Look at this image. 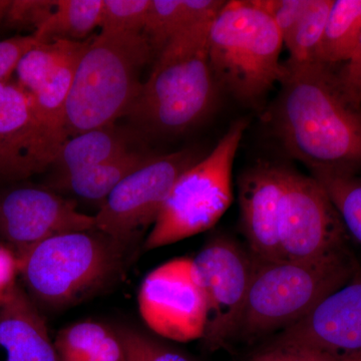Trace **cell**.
I'll return each mask as SVG.
<instances>
[{
    "instance_id": "cell-1",
    "label": "cell",
    "mask_w": 361,
    "mask_h": 361,
    "mask_svg": "<svg viewBox=\"0 0 361 361\" xmlns=\"http://www.w3.org/2000/svg\"><path fill=\"white\" fill-rule=\"evenodd\" d=\"M271 125L285 151L312 173L348 175L361 165V111L322 63H284Z\"/></svg>"
},
{
    "instance_id": "cell-2",
    "label": "cell",
    "mask_w": 361,
    "mask_h": 361,
    "mask_svg": "<svg viewBox=\"0 0 361 361\" xmlns=\"http://www.w3.org/2000/svg\"><path fill=\"white\" fill-rule=\"evenodd\" d=\"M212 21L177 33L157 56L126 116L142 132L175 137L200 125L215 110L220 89L208 56Z\"/></svg>"
},
{
    "instance_id": "cell-3",
    "label": "cell",
    "mask_w": 361,
    "mask_h": 361,
    "mask_svg": "<svg viewBox=\"0 0 361 361\" xmlns=\"http://www.w3.org/2000/svg\"><path fill=\"white\" fill-rule=\"evenodd\" d=\"M358 264L348 247L316 260H256L234 338L255 341L300 322L348 283Z\"/></svg>"
},
{
    "instance_id": "cell-4",
    "label": "cell",
    "mask_w": 361,
    "mask_h": 361,
    "mask_svg": "<svg viewBox=\"0 0 361 361\" xmlns=\"http://www.w3.org/2000/svg\"><path fill=\"white\" fill-rule=\"evenodd\" d=\"M126 246L97 229L66 233L16 255L18 272L35 305L63 310L102 290L121 274Z\"/></svg>"
},
{
    "instance_id": "cell-5",
    "label": "cell",
    "mask_w": 361,
    "mask_h": 361,
    "mask_svg": "<svg viewBox=\"0 0 361 361\" xmlns=\"http://www.w3.org/2000/svg\"><path fill=\"white\" fill-rule=\"evenodd\" d=\"M155 56L142 33L102 32L78 61L66 104L68 137L115 125L141 90L142 68Z\"/></svg>"
},
{
    "instance_id": "cell-6",
    "label": "cell",
    "mask_w": 361,
    "mask_h": 361,
    "mask_svg": "<svg viewBox=\"0 0 361 361\" xmlns=\"http://www.w3.org/2000/svg\"><path fill=\"white\" fill-rule=\"evenodd\" d=\"M284 42L269 14L257 0H233L214 18L208 56L220 90L246 104H257L281 82Z\"/></svg>"
},
{
    "instance_id": "cell-7",
    "label": "cell",
    "mask_w": 361,
    "mask_h": 361,
    "mask_svg": "<svg viewBox=\"0 0 361 361\" xmlns=\"http://www.w3.org/2000/svg\"><path fill=\"white\" fill-rule=\"evenodd\" d=\"M247 126L243 118L233 123L215 148L178 178L145 240V250L205 232L227 212L233 201V166Z\"/></svg>"
},
{
    "instance_id": "cell-8",
    "label": "cell",
    "mask_w": 361,
    "mask_h": 361,
    "mask_svg": "<svg viewBox=\"0 0 361 361\" xmlns=\"http://www.w3.org/2000/svg\"><path fill=\"white\" fill-rule=\"evenodd\" d=\"M199 160L191 149L155 155L109 195L94 216L96 229L129 243L153 227L176 180Z\"/></svg>"
},
{
    "instance_id": "cell-9",
    "label": "cell",
    "mask_w": 361,
    "mask_h": 361,
    "mask_svg": "<svg viewBox=\"0 0 361 361\" xmlns=\"http://www.w3.org/2000/svg\"><path fill=\"white\" fill-rule=\"evenodd\" d=\"M193 261L207 303L202 339L207 348L215 350L234 338L256 260L248 248L223 235L211 239Z\"/></svg>"
},
{
    "instance_id": "cell-10",
    "label": "cell",
    "mask_w": 361,
    "mask_h": 361,
    "mask_svg": "<svg viewBox=\"0 0 361 361\" xmlns=\"http://www.w3.org/2000/svg\"><path fill=\"white\" fill-rule=\"evenodd\" d=\"M348 238L339 214L320 183L285 168L280 215L284 259L323 258L346 248Z\"/></svg>"
},
{
    "instance_id": "cell-11",
    "label": "cell",
    "mask_w": 361,
    "mask_h": 361,
    "mask_svg": "<svg viewBox=\"0 0 361 361\" xmlns=\"http://www.w3.org/2000/svg\"><path fill=\"white\" fill-rule=\"evenodd\" d=\"M137 304L142 322L159 336L179 342L203 338L207 303L193 259H172L152 270Z\"/></svg>"
},
{
    "instance_id": "cell-12",
    "label": "cell",
    "mask_w": 361,
    "mask_h": 361,
    "mask_svg": "<svg viewBox=\"0 0 361 361\" xmlns=\"http://www.w3.org/2000/svg\"><path fill=\"white\" fill-rule=\"evenodd\" d=\"M66 140L44 122L18 82L0 85V180H25L45 172Z\"/></svg>"
},
{
    "instance_id": "cell-13",
    "label": "cell",
    "mask_w": 361,
    "mask_h": 361,
    "mask_svg": "<svg viewBox=\"0 0 361 361\" xmlns=\"http://www.w3.org/2000/svg\"><path fill=\"white\" fill-rule=\"evenodd\" d=\"M94 229V216L51 188L23 185L0 194V237L16 255L51 237Z\"/></svg>"
},
{
    "instance_id": "cell-14",
    "label": "cell",
    "mask_w": 361,
    "mask_h": 361,
    "mask_svg": "<svg viewBox=\"0 0 361 361\" xmlns=\"http://www.w3.org/2000/svg\"><path fill=\"white\" fill-rule=\"evenodd\" d=\"M273 343L346 356L361 351V266L300 322L279 332Z\"/></svg>"
},
{
    "instance_id": "cell-15",
    "label": "cell",
    "mask_w": 361,
    "mask_h": 361,
    "mask_svg": "<svg viewBox=\"0 0 361 361\" xmlns=\"http://www.w3.org/2000/svg\"><path fill=\"white\" fill-rule=\"evenodd\" d=\"M90 39L37 44L23 56L16 73V82L32 97L44 122L68 139L66 101L78 61Z\"/></svg>"
},
{
    "instance_id": "cell-16",
    "label": "cell",
    "mask_w": 361,
    "mask_h": 361,
    "mask_svg": "<svg viewBox=\"0 0 361 361\" xmlns=\"http://www.w3.org/2000/svg\"><path fill=\"white\" fill-rule=\"evenodd\" d=\"M285 168L263 164L244 172L238 180L242 232L247 248L258 261L283 260L280 215Z\"/></svg>"
},
{
    "instance_id": "cell-17",
    "label": "cell",
    "mask_w": 361,
    "mask_h": 361,
    "mask_svg": "<svg viewBox=\"0 0 361 361\" xmlns=\"http://www.w3.org/2000/svg\"><path fill=\"white\" fill-rule=\"evenodd\" d=\"M0 349L4 361H61L39 307L16 282L0 299Z\"/></svg>"
},
{
    "instance_id": "cell-18",
    "label": "cell",
    "mask_w": 361,
    "mask_h": 361,
    "mask_svg": "<svg viewBox=\"0 0 361 361\" xmlns=\"http://www.w3.org/2000/svg\"><path fill=\"white\" fill-rule=\"evenodd\" d=\"M129 151V137L115 125L73 135L59 149L51 167V180L68 177Z\"/></svg>"
},
{
    "instance_id": "cell-19",
    "label": "cell",
    "mask_w": 361,
    "mask_h": 361,
    "mask_svg": "<svg viewBox=\"0 0 361 361\" xmlns=\"http://www.w3.org/2000/svg\"><path fill=\"white\" fill-rule=\"evenodd\" d=\"M155 154L130 151L122 155L75 173V174L51 180L49 188L56 191L75 195L92 202H102L120 185L128 176L146 165Z\"/></svg>"
},
{
    "instance_id": "cell-20",
    "label": "cell",
    "mask_w": 361,
    "mask_h": 361,
    "mask_svg": "<svg viewBox=\"0 0 361 361\" xmlns=\"http://www.w3.org/2000/svg\"><path fill=\"white\" fill-rule=\"evenodd\" d=\"M54 343L61 361H125L116 330L101 323H75L61 330Z\"/></svg>"
},
{
    "instance_id": "cell-21",
    "label": "cell",
    "mask_w": 361,
    "mask_h": 361,
    "mask_svg": "<svg viewBox=\"0 0 361 361\" xmlns=\"http://www.w3.org/2000/svg\"><path fill=\"white\" fill-rule=\"evenodd\" d=\"M103 0H56L49 18L32 33L42 44L56 40L84 42L101 23Z\"/></svg>"
},
{
    "instance_id": "cell-22",
    "label": "cell",
    "mask_w": 361,
    "mask_h": 361,
    "mask_svg": "<svg viewBox=\"0 0 361 361\" xmlns=\"http://www.w3.org/2000/svg\"><path fill=\"white\" fill-rule=\"evenodd\" d=\"M361 39V0H334L318 52V63L329 66L348 61Z\"/></svg>"
},
{
    "instance_id": "cell-23",
    "label": "cell",
    "mask_w": 361,
    "mask_h": 361,
    "mask_svg": "<svg viewBox=\"0 0 361 361\" xmlns=\"http://www.w3.org/2000/svg\"><path fill=\"white\" fill-rule=\"evenodd\" d=\"M332 4L334 0H307L300 20L285 44L290 54L286 63L300 66L318 63V52Z\"/></svg>"
},
{
    "instance_id": "cell-24",
    "label": "cell",
    "mask_w": 361,
    "mask_h": 361,
    "mask_svg": "<svg viewBox=\"0 0 361 361\" xmlns=\"http://www.w3.org/2000/svg\"><path fill=\"white\" fill-rule=\"evenodd\" d=\"M313 178L324 188L348 236L361 245V183L336 173L315 172Z\"/></svg>"
},
{
    "instance_id": "cell-25",
    "label": "cell",
    "mask_w": 361,
    "mask_h": 361,
    "mask_svg": "<svg viewBox=\"0 0 361 361\" xmlns=\"http://www.w3.org/2000/svg\"><path fill=\"white\" fill-rule=\"evenodd\" d=\"M186 30L182 0H151L142 35L158 56L177 33Z\"/></svg>"
},
{
    "instance_id": "cell-26",
    "label": "cell",
    "mask_w": 361,
    "mask_h": 361,
    "mask_svg": "<svg viewBox=\"0 0 361 361\" xmlns=\"http://www.w3.org/2000/svg\"><path fill=\"white\" fill-rule=\"evenodd\" d=\"M151 0H103L102 32L142 33Z\"/></svg>"
},
{
    "instance_id": "cell-27",
    "label": "cell",
    "mask_w": 361,
    "mask_h": 361,
    "mask_svg": "<svg viewBox=\"0 0 361 361\" xmlns=\"http://www.w3.org/2000/svg\"><path fill=\"white\" fill-rule=\"evenodd\" d=\"M122 342L125 361H193L155 337L134 329L116 330Z\"/></svg>"
},
{
    "instance_id": "cell-28",
    "label": "cell",
    "mask_w": 361,
    "mask_h": 361,
    "mask_svg": "<svg viewBox=\"0 0 361 361\" xmlns=\"http://www.w3.org/2000/svg\"><path fill=\"white\" fill-rule=\"evenodd\" d=\"M56 6V0H11L4 25L13 30L32 28L35 32Z\"/></svg>"
},
{
    "instance_id": "cell-29",
    "label": "cell",
    "mask_w": 361,
    "mask_h": 361,
    "mask_svg": "<svg viewBox=\"0 0 361 361\" xmlns=\"http://www.w3.org/2000/svg\"><path fill=\"white\" fill-rule=\"evenodd\" d=\"M257 4L269 14L286 44L302 16L307 0H257Z\"/></svg>"
},
{
    "instance_id": "cell-30",
    "label": "cell",
    "mask_w": 361,
    "mask_h": 361,
    "mask_svg": "<svg viewBox=\"0 0 361 361\" xmlns=\"http://www.w3.org/2000/svg\"><path fill=\"white\" fill-rule=\"evenodd\" d=\"M343 357L317 349L271 343L249 361H341Z\"/></svg>"
},
{
    "instance_id": "cell-31",
    "label": "cell",
    "mask_w": 361,
    "mask_h": 361,
    "mask_svg": "<svg viewBox=\"0 0 361 361\" xmlns=\"http://www.w3.org/2000/svg\"><path fill=\"white\" fill-rule=\"evenodd\" d=\"M39 44L32 35L0 42V85L11 80L23 56Z\"/></svg>"
},
{
    "instance_id": "cell-32",
    "label": "cell",
    "mask_w": 361,
    "mask_h": 361,
    "mask_svg": "<svg viewBox=\"0 0 361 361\" xmlns=\"http://www.w3.org/2000/svg\"><path fill=\"white\" fill-rule=\"evenodd\" d=\"M344 96L357 108L361 106V39L355 52L336 77Z\"/></svg>"
},
{
    "instance_id": "cell-33",
    "label": "cell",
    "mask_w": 361,
    "mask_h": 361,
    "mask_svg": "<svg viewBox=\"0 0 361 361\" xmlns=\"http://www.w3.org/2000/svg\"><path fill=\"white\" fill-rule=\"evenodd\" d=\"M11 0H0V25H4Z\"/></svg>"
},
{
    "instance_id": "cell-34",
    "label": "cell",
    "mask_w": 361,
    "mask_h": 361,
    "mask_svg": "<svg viewBox=\"0 0 361 361\" xmlns=\"http://www.w3.org/2000/svg\"><path fill=\"white\" fill-rule=\"evenodd\" d=\"M341 361H361V351L344 356Z\"/></svg>"
}]
</instances>
